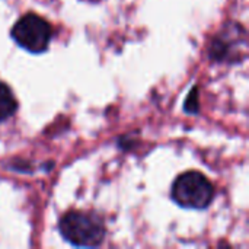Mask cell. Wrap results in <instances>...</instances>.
<instances>
[{
  "label": "cell",
  "instance_id": "6da1fadb",
  "mask_svg": "<svg viewBox=\"0 0 249 249\" xmlns=\"http://www.w3.org/2000/svg\"><path fill=\"white\" fill-rule=\"evenodd\" d=\"M58 232L64 241L73 247H99L107 235L101 216L90 212H69L58 222Z\"/></svg>",
  "mask_w": 249,
  "mask_h": 249
},
{
  "label": "cell",
  "instance_id": "7a4b0ae2",
  "mask_svg": "<svg viewBox=\"0 0 249 249\" xmlns=\"http://www.w3.org/2000/svg\"><path fill=\"white\" fill-rule=\"evenodd\" d=\"M172 200L187 210H204L214 198V187L210 179L197 171H188L177 177L171 190Z\"/></svg>",
  "mask_w": 249,
  "mask_h": 249
},
{
  "label": "cell",
  "instance_id": "3957f363",
  "mask_svg": "<svg viewBox=\"0 0 249 249\" xmlns=\"http://www.w3.org/2000/svg\"><path fill=\"white\" fill-rule=\"evenodd\" d=\"M12 39L31 54H41L48 50L53 38V26L36 13H26L16 20L10 29Z\"/></svg>",
  "mask_w": 249,
  "mask_h": 249
},
{
  "label": "cell",
  "instance_id": "277c9868",
  "mask_svg": "<svg viewBox=\"0 0 249 249\" xmlns=\"http://www.w3.org/2000/svg\"><path fill=\"white\" fill-rule=\"evenodd\" d=\"M18 109V101L12 92V89L0 82V123L12 118Z\"/></svg>",
  "mask_w": 249,
  "mask_h": 249
},
{
  "label": "cell",
  "instance_id": "5b68a950",
  "mask_svg": "<svg viewBox=\"0 0 249 249\" xmlns=\"http://www.w3.org/2000/svg\"><path fill=\"white\" fill-rule=\"evenodd\" d=\"M197 88H194L191 92H190V95H188V98H187V101H185V111L187 112H197V109H198V99H197Z\"/></svg>",
  "mask_w": 249,
  "mask_h": 249
}]
</instances>
